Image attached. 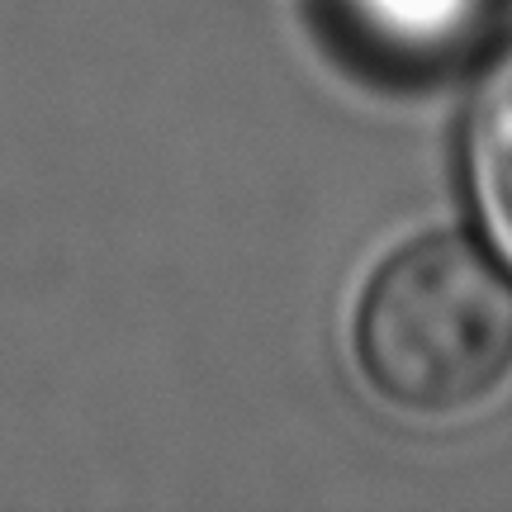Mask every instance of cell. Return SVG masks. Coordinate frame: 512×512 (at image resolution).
Masks as SVG:
<instances>
[{
	"instance_id": "3957f363",
	"label": "cell",
	"mask_w": 512,
	"mask_h": 512,
	"mask_svg": "<svg viewBox=\"0 0 512 512\" xmlns=\"http://www.w3.org/2000/svg\"><path fill=\"white\" fill-rule=\"evenodd\" d=\"M456 166L479 247L512 275V43L494 48L465 100Z\"/></svg>"
},
{
	"instance_id": "7a4b0ae2",
	"label": "cell",
	"mask_w": 512,
	"mask_h": 512,
	"mask_svg": "<svg viewBox=\"0 0 512 512\" xmlns=\"http://www.w3.org/2000/svg\"><path fill=\"white\" fill-rule=\"evenodd\" d=\"M508 0H328L351 62L394 81H432L489 53Z\"/></svg>"
},
{
	"instance_id": "6da1fadb",
	"label": "cell",
	"mask_w": 512,
	"mask_h": 512,
	"mask_svg": "<svg viewBox=\"0 0 512 512\" xmlns=\"http://www.w3.org/2000/svg\"><path fill=\"white\" fill-rule=\"evenodd\" d=\"M356 361L389 408L460 418L512 384V275L479 238H422L384 261L356 309Z\"/></svg>"
}]
</instances>
